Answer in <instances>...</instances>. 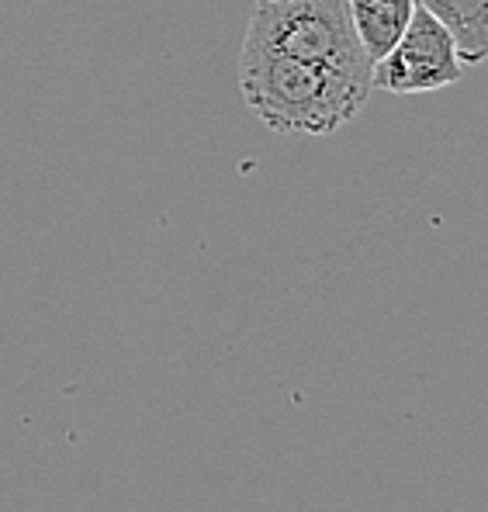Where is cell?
I'll return each instance as SVG.
<instances>
[{
  "label": "cell",
  "mask_w": 488,
  "mask_h": 512,
  "mask_svg": "<svg viewBox=\"0 0 488 512\" xmlns=\"http://www.w3.org/2000/svg\"><path fill=\"white\" fill-rule=\"evenodd\" d=\"M239 94L260 125L281 135H329L354 122L371 87L329 73L305 59L243 42Z\"/></svg>",
  "instance_id": "cell-1"
},
{
  "label": "cell",
  "mask_w": 488,
  "mask_h": 512,
  "mask_svg": "<svg viewBox=\"0 0 488 512\" xmlns=\"http://www.w3.org/2000/svg\"><path fill=\"white\" fill-rule=\"evenodd\" d=\"M243 42L371 87V59L354 35L347 0H260Z\"/></svg>",
  "instance_id": "cell-2"
},
{
  "label": "cell",
  "mask_w": 488,
  "mask_h": 512,
  "mask_svg": "<svg viewBox=\"0 0 488 512\" xmlns=\"http://www.w3.org/2000/svg\"><path fill=\"white\" fill-rule=\"evenodd\" d=\"M464 77L454 35L433 18L426 7L416 4L402 39L371 66V87L385 94H433Z\"/></svg>",
  "instance_id": "cell-3"
},
{
  "label": "cell",
  "mask_w": 488,
  "mask_h": 512,
  "mask_svg": "<svg viewBox=\"0 0 488 512\" xmlns=\"http://www.w3.org/2000/svg\"><path fill=\"white\" fill-rule=\"evenodd\" d=\"M412 11H416V0H347L350 25L371 66L402 39Z\"/></svg>",
  "instance_id": "cell-4"
},
{
  "label": "cell",
  "mask_w": 488,
  "mask_h": 512,
  "mask_svg": "<svg viewBox=\"0 0 488 512\" xmlns=\"http://www.w3.org/2000/svg\"><path fill=\"white\" fill-rule=\"evenodd\" d=\"M454 35L461 66H478L488 56V0H416Z\"/></svg>",
  "instance_id": "cell-5"
}]
</instances>
